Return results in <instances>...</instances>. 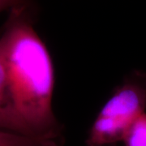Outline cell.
I'll use <instances>...</instances> for the list:
<instances>
[{"label": "cell", "mask_w": 146, "mask_h": 146, "mask_svg": "<svg viewBox=\"0 0 146 146\" xmlns=\"http://www.w3.org/2000/svg\"><path fill=\"white\" fill-rule=\"evenodd\" d=\"M0 129L23 135L21 127L11 107L8 94L5 62L0 41Z\"/></svg>", "instance_id": "3"}, {"label": "cell", "mask_w": 146, "mask_h": 146, "mask_svg": "<svg viewBox=\"0 0 146 146\" xmlns=\"http://www.w3.org/2000/svg\"><path fill=\"white\" fill-rule=\"evenodd\" d=\"M33 15V7L13 8L0 29L10 102L24 136L59 137L52 109V60Z\"/></svg>", "instance_id": "1"}, {"label": "cell", "mask_w": 146, "mask_h": 146, "mask_svg": "<svg viewBox=\"0 0 146 146\" xmlns=\"http://www.w3.org/2000/svg\"><path fill=\"white\" fill-rule=\"evenodd\" d=\"M59 137H31L0 129V146H60Z\"/></svg>", "instance_id": "4"}, {"label": "cell", "mask_w": 146, "mask_h": 146, "mask_svg": "<svg viewBox=\"0 0 146 146\" xmlns=\"http://www.w3.org/2000/svg\"><path fill=\"white\" fill-rule=\"evenodd\" d=\"M21 7H34L33 0H0V12L7 9Z\"/></svg>", "instance_id": "6"}, {"label": "cell", "mask_w": 146, "mask_h": 146, "mask_svg": "<svg viewBox=\"0 0 146 146\" xmlns=\"http://www.w3.org/2000/svg\"><path fill=\"white\" fill-rule=\"evenodd\" d=\"M146 110V76L137 73L115 91L100 110L86 139L87 146H108L123 141Z\"/></svg>", "instance_id": "2"}, {"label": "cell", "mask_w": 146, "mask_h": 146, "mask_svg": "<svg viewBox=\"0 0 146 146\" xmlns=\"http://www.w3.org/2000/svg\"><path fill=\"white\" fill-rule=\"evenodd\" d=\"M125 146H146V113L135 121L123 140Z\"/></svg>", "instance_id": "5"}]
</instances>
